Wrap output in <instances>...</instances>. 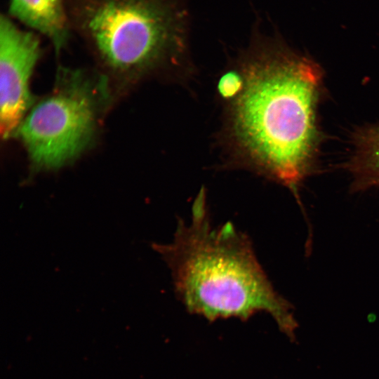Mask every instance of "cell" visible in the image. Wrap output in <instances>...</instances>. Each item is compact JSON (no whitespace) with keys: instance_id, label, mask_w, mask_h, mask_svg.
I'll return each mask as SVG.
<instances>
[{"instance_id":"8992f818","label":"cell","mask_w":379,"mask_h":379,"mask_svg":"<svg viewBox=\"0 0 379 379\" xmlns=\"http://www.w3.org/2000/svg\"><path fill=\"white\" fill-rule=\"evenodd\" d=\"M9 11L13 17L47 36L56 50L65 43L68 20L62 0H10Z\"/></svg>"},{"instance_id":"277c9868","label":"cell","mask_w":379,"mask_h":379,"mask_svg":"<svg viewBox=\"0 0 379 379\" xmlns=\"http://www.w3.org/2000/svg\"><path fill=\"white\" fill-rule=\"evenodd\" d=\"M95 93L81 76L71 74L27 112L17 133L36 168H61L87 147L97 121Z\"/></svg>"},{"instance_id":"ba28073f","label":"cell","mask_w":379,"mask_h":379,"mask_svg":"<svg viewBox=\"0 0 379 379\" xmlns=\"http://www.w3.org/2000/svg\"><path fill=\"white\" fill-rule=\"evenodd\" d=\"M244 84L243 76L235 71H230L221 77L218 88L223 98L236 99L241 93Z\"/></svg>"},{"instance_id":"7a4b0ae2","label":"cell","mask_w":379,"mask_h":379,"mask_svg":"<svg viewBox=\"0 0 379 379\" xmlns=\"http://www.w3.org/2000/svg\"><path fill=\"white\" fill-rule=\"evenodd\" d=\"M249 65L234 99V137L254 168L296 194L314 148L319 69L280 48Z\"/></svg>"},{"instance_id":"3957f363","label":"cell","mask_w":379,"mask_h":379,"mask_svg":"<svg viewBox=\"0 0 379 379\" xmlns=\"http://www.w3.org/2000/svg\"><path fill=\"white\" fill-rule=\"evenodd\" d=\"M75 13L101 57L117 70H142L182 48L184 20L168 0H80Z\"/></svg>"},{"instance_id":"52a82bcc","label":"cell","mask_w":379,"mask_h":379,"mask_svg":"<svg viewBox=\"0 0 379 379\" xmlns=\"http://www.w3.org/2000/svg\"><path fill=\"white\" fill-rule=\"evenodd\" d=\"M351 168L360 185H379V127L359 133Z\"/></svg>"},{"instance_id":"6da1fadb","label":"cell","mask_w":379,"mask_h":379,"mask_svg":"<svg viewBox=\"0 0 379 379\" xmlns=\"http://www.w3.org/2000/svg\"><path fill=\"white\" fill-rule=\"evenodd\" d=\"M206 197L201 187L190 222L179 218L173 241L152 245L171 270L176 295L190 313L211 321L265 312L293 340L291 305L273 288L248 235L230 222L212 226Z\"/></svg>"},{"instance_id":"5b68a950","label":"cell","mask_w":379,"mask_h":379,"mask_svg":"<svg viewBox=\"0 0 379 379\" xmlns=\"http://www.w3.org/2000/svg\"><path fill=\"white\" fill-rule=\"evenodd\" d=\"M40 55L38 38L8 17L0 20V132L15 133L31 105L29 81Z\"/></svg>"}]
</instances>
